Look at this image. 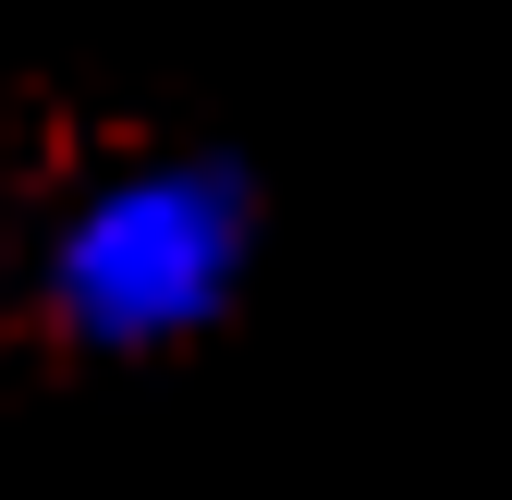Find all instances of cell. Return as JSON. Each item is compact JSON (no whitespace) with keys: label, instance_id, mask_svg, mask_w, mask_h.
<instances>
[{"label":"cell","instance_id":"cell-1","mask_svg":"<svg viewBox=\"0 0 512 500\" xmlns=\"http://www.w3.org/2000/svg\"><path fill=\"white\" fill-rule=\"evenodd\" d=\"M256 281V183L208 147L98 171L37 244V305L74 354H171Z\"/></svg>","mask_w":512,"mask_h":500}]
</instances>
